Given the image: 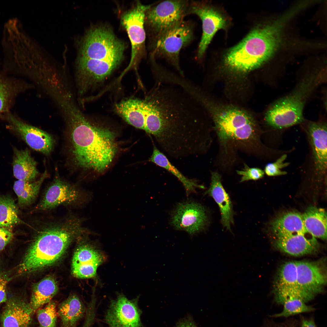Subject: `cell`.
<instances>
[{
    "label": "cell",
    "mask_w": 327,
    "mask_h": 327,
    "mask_svg": "<svg viewBox=\"0 0 327 327\" xmlns=\"http://www.w3.org/2000/svg\"><path fill=\"white\" fill-rule=\"evenodd\" d=\"M275 245L279 250L294 256L317 252L319 245L316 238L308 233L277 236Z\"/></svg>",
    "instance_id": "19"
},
{
    "label": "cell",
    "mask_w": 327,
    "mask_h": 327,
    "mask_svg": "<svg viewBox=\"0 0 327 327\" xmlns=\"http://www.w3.org/2000/svg\"><path fill=\"white\" fill-rule=\"evenodd\" d=\"M287 155L283 154L273 163H269L265 166L264 172L269 176H275L285 175L286 172L282 169L287 166L289 163L285 162Z\"/></svg>",
    "instance_id": "34"
},
{
    "label": "cell",
    "mask_w": 327,
    "mask_h": 327,
    "mask_svg": "<svg viewBox=\"0 0 327 327\" xmlns=\"http://www.w3.org/2000/svg\"><path fill=\"white\" fill-rule=\"evenodd\" d=\"M297 278L296 262L285 263L278 272L275 283V292L283 289H299Z\"/></svg>",
    "instance_id": "30"
},
{
    "label": "cell",
    "mask_w": 327,
    "mask_h": 327,
    "mask_svg": "<svg viewBox=\"0 0 327 327\" xmlns=\"http://www.w3.org/2000/svg\"><path fill=\"white\" fill-rule=\"evenodd\" d=\"M203 108L179 86L155 82L149 95L140 99L141 129L169 157L196 155L203 141Z\"/></svg>",
    "instance_id": "1"
},
{
    "label": "cell",
    "mask_w": 327,
    "mask_h": 327,
    "mask_svg": "<svg viewBox=\"0 0 327 327\" xmlns=\"http://www.w3.org/2000/svg\"><path fill=\"white\" fill-rule=\"evenodd\" d=\"M58 283L52 276H47L34 286L30 302L34 313L43 305L48 304L57 293Z\"/></svg>",
    "instance_id": "26"
},
{
    "label": "cell",
    "mask_w": 327,
    "mask_h": 327,
    "mask_svg": "<svg viewBox=\"0 0 327 327\" xmlns=\"http://www.w3.org/2000/svg\"><path fill=\"white\" fill-rule=\"evenodd\" d=\"M237 173L242 176L240 182L249 180H256L262 178L264 171L258 167H250L244 164V168L242 170L236 171Z\"/></svg>",
    "instance_id": "35"
},
{
    "label": "cell",
    "mask_w": 327,
    "mask_h": 327,
    "mask_svg": "<svg viewBox=\"0 0 327 327\" xmlns=\"http://www.w3.org/2000/svg\"><path fill=\"white\" fill-rule=\"evenodd\" d=\"M89 235H84L78 238L80 243L73 256L72 273L78 278L95 277L98 267L104 259L103 255L96 246L97 242L90 241Z\"/></svg>",
    "instance_id": "13"
},
{
    "label": "cell",
    "mask_w": 327,
    "mask_h": 327,
    "mask_svg": "<svg viewBox=\"0 0 327 327\" xmlns=\"http://www.w3.org/2000/svg\"><path fill=\"white\" fill-rule=\"evenodd\" d=\"M1 316L2 327H29L34 312L28 303L19 298L7 300Z\"/></svg>",
    "instance_id": "20"
},
{
    "label": "cell",
    "mask_w": 327,
    "mask_h": 327,
    "mask_svg": "<svg viewBox=\"0 0 327 327\" xmlns=\"http://www.w3.org/2000/svg\"><path fill=\"white\" fill-rule=\"evenodd\" d=\"M204 107L211 114L216 131L220 143L225 145L230 140L246 142L254 139L256 125L246 112L232 107H213L209 99Z\"/></svg>",
    "instance_id": "6"
},
{
    "label": "cell",
    "mask_w": 327,
    "mask_h": 327,
    "mask_svg": "<svg viewBox=\"0 0 327 327\" xmlns=\"http://www.w3.org/2000/svg\"><path fill=\"white\" fill-rule=\"evenodd\" d=\"M302 215L306 231L315 238L326 239L327 213L325 210L311 206Z\"/></svg>",
    "instance_id": "25"
},
{
    "label": "cell",
    "mask_w": 327,
    "mask_h": 327,
    "mask_svg": "<svg viewBox=\"0 0 327 327\" xmlns=\"http://www.w3.org/2000/svg\"><path fill=\"white\" fill-rule=\"evenodd\" d=\"M176 327H197L191 317L184 318L177 322Z\"/></svg>",
    "instance_id": "38"
},
{
    "label": "cell",
    "mask_w": 327,
    "mask_h": 327,
    "mask_svg": "<svg viewBox=\"0 0 327 327\" xmlns=\"http://www.w3.org/2000/svg\"><path fill=\"white\" fill-rule=\"evenodd\" d=\"M193 24L183 20L152 42L150 57L165 59L180 75L184 76L180 66V53L193 40Z\"/></svg>",
    "instance_id": "9"
},
{
    "label": "cell",
    "mask_w": 327,
    "mask_h": 327,
    "mask_svg": "<svg viewBox=\"0 0 327 327\" xmlns=\"http://www.w3.org/2000/svg\"><path fill=\"white\" fill-rule=\"evenodd\" d=\"M290 20L284 13L272 22L256 27L240 42L230 49L223 58L228 70L246 73L268 61L278 48L282 31Z\"/></svg>",
    "instance_id": "4"
},
{
    "label": "cell",
    "mask_w": 327,
    "mask_h": 327,
    "mask_svg": "<svg viewBox=\"0 0 327 327\" xmlns=\"http://www.w3.org/2000/svg\"><path fill=\"white\" fill-rule=\"evenodd\" d=\"M138 299H129L123 294H119L111 301L105 314L108 327H142Z\"/></svg>",
    "instance_id": "15"
},
{
    "label": "cell",
    "mask_w": 327,
    "mask_h": 327,
    "mask_svg": "<svg viewBox=\"0 0 327 327\" xmlns=\"http://www.w3.org/2000/svg\"><path fill=\"white\" fill-rule=\"evenodd\" d=\"M271 228L276 236L308 233L305 227L302 214L294 211L279 216L272 222Z\"/></svg>",
    "instance_id": "24"
},
{
    "label": "cell",
    "mask_w": 327,
    "mask_h": 327,
    "mask_svg": "<svg viewBox=\"0 0 327 327\" xmlns=\"http://www.w3.org/2000/svg\"><path fill=\"white\" fill-rule=\"evenodd\" d=\"M48 177L47 172H45L37 180L28 181L18 180L15 182L13 190L20 207H28L34 203L43 182Z\"/></svg>",
    "instance_id": "28"
},
{
    "label": "cell",
    "mask_w": 327,
    "mask_h": 327,
    "mask_svg": "<svg viewBox=\"0 0 327 327\" xmlns=\"http://www.w3.org/2000/svg\"><path fill=\"white\" fill-rule=\"evenodd\" d=\"M84 223L83 217L70 212L59 217L39 219L34 240L20 265L21 271L32 272L56 262L72 242L88 233Z\"/></svg>",
    "instance_id": "3"
},
{
    "label": "cell",
    "mask_w": 327,
    "mask_h": 327,
    "mask_svg": "<svg viewBox=\"0 0 327 327\" xmlns=\"http://www.w3.org/2000/svg\"><path fill=\"white\" fill-rule=\"evenodd\" d=\"M189 2L165 0L150 5L145 12V26L152 42L184 20Z\"/></svg>",
    "instance_id": "10"
},
{
    "label": "cell",
    "mask_w": 327,
    "mask_h": 327,
    "mask_svg": "<svg viewBox=\"0 0 327 327\" xmlns=\"http://www.w3.org/2000/svg\"><path fill=\"white\" fill-rule=\"evenodd\" d=\"M211 174L210 185L205 194L212 197L217 204L221 213L222 225L231 231V225L234 223L232 202L222 186L220 175L216 172H212Z\"/></svg>",
    "instance_id": "21"
},
{
    "label": "cell",
    "mask_w": 327,
    "mask_h": 327,
    "mask_svg": "<svg viewBox=\"0 0 327 327\" xmlns=\"http://www.w3.org/2000/svg\"><path fill=\"white\" fill-rule=\"evenodd\" d=\"M10 279L7 275L2 272H0V304L3 302H6L7 300L6 287Z\"/></svg>",
    "instance_id": "37"
},
{
    "label": "cell",
    "mask_w": 327,
    "mask_h": 327,
    "mask_svg": "<svg viewBox=\"0 0 327 327\" xmlns=\"http://www.w3.org/2000/svg\"><path fill=\"white\" fill-rule=\"evenodd\" d=\"M297 283L299 288L315 296L321 293L326 282V277L321 266L317 263L296 262Z\"/></svg>",
    "instance_id": "17"
},
{
    "label": "cell",
    "mask_w": 327,
    "mask_h": 327,
    "mask_svg": "<svg viewBox=\"0 0 327 327\" xmlns=\"http://www.w3.org/2000/svg\"><path fill=\"white\" fill-rule=\"evenodd\" d=\"M86 311L84 305L77 295L69 296L58 307L57 313L61 320V327H76Z\"/></svg>",
    "instance_id": "22"
},
{
    "label": "cell",
    "mask_w": 327,
    "mask_h": 327,
    "mask_svg": "<svg viewBox=\"0 0 327 327\" xmlns=\"http://www.w3.org/2000/svg\"><path fill=\"white\" fill-rule=\"evenodd\" d=\"M207 222L204 206L191 200L178 203L172 213L170 219V223L175 229L184 231L191 235L203 230Z\"/></svg>",
    "instance_id": "14"
},
{
    "label": "cell",
    "mask_w": 327,
    "mask_h": 327,
    "mask_svg": "<svg viewBox=\"0 0 327 327\" xmlns=\"http://www.w3.org/2000/svg\"><path fill=\"white\" fill-rule=\"evenodd\" d=\"M150 6L144 5L138 2L121 17V24L127 33L131 45V59L127 69L144 54L146 39L145 15Z\"/></svg>",
    "instance_id": "12"
},
{
    "label": "cell",
    "mask_w": 327,
    "mask_h": 327,
    "mask_svg": "<svg viewBox=\"0 0 327 327\" xmlns=\"http://www.w3.org/2000/svg\"><path fill=\"white\" fill-rule=\"evenodd\" d=\"M190 14L197 15L202 22L203 33L197 54L198 59L200 60L217 31L227 28V19L220 10L203 1L189 2L187 15Z\"/></svg>",
    "instance_id": "11"
},
{
    "label": "cell",
    "mask_w": 327,
    "mask_h": 327,
    "mask_svg": "<svg viewBox=\"0 0 327 327\" xmlns=\"http://www.w3.org/2000/svg\"><path fill=\"white\" fill-rule=\"evenodd\" d=\"M18 90V86L14 83L0 75V117L7 113Z\"/></svg>",
    "instance_id": "32"
},
{
    "label": "cell",
    "mask_w": 327,
    "mask_h": 327,
    "mask_svg": "<svg viewBox=\"0 0 327 327\" xmlns=\"http://www.w3.org/2000/svg\"><path fill=\"white\" fill-rule=\"evenodd\" d=\"M279 304L283 306L282 311L279 313L272 315L271 317H286L302 313L312 312L315 310L312 306L307 305L303 300L296 297H286L281 301Z\"/></svg>",
    "instance_id": "31"
},
{
    "label": "cell",
    "mask_w": 327,
    "mask_h": 327,
    "mask_svg": "<svg viewBox=\"0 0 327 327\" xmlns=\"http://www.w3.org/2000/svg\"><path fill=\"white\" fill-rule=\"evenodd\" d=\"M12 166L13 175L16 179L28 181L34 180L38 176L36 162L28 149L13 148Z\"/></svg>",
    "instance_id": "23"
},
{
    "label": "cell",
    "mask_w": 327,
    "mask_h": 327,
    "mask_svg": "<svg viewBox=\"0 0 327 327\" xmlns=\"http://www.w3.org/2000/svg\"><path fill=\"white\" fill-rule=\"evenodd\" d=\"M59 105L67 120L71 152L75 165L98 173L104 171L117 151L115 134L108 129L91 123L72 98L64 99Z\"/></svg>",
    "instance_id": "2"
},
{
    "label": "cell",
    "mask_w": 327,
    "mask_h": 327,
    "mask_svg": "<svg viewBox=\"0 0 327 327\" xmlns=\"http://www.w3.org/2000/svg\"><path fill=\"white\" fill-rule=\"evenodd\" d=\"M56 303L51 301L43 308L37 310V317L40 327H56Z\"/></svg>",
    "instance_id": "33"
},
{
    "label": "cell",
    "mask_w": 327,
    "mask_h": 327,
    "mask_svg": "<svg viewBox=\"0 0 327 327\" xmlns=\"http://www.w3.org/2000/svg\"><path fill=\"white\" fill-rule=\"evenodd\" d=\"M14 234L10 228L0 226V252L11 241Z\"/></svg>",
    "instance_id": "36"
},
{
    "label": "cell",
    "mask_w": 327,
    "mask_h": 327,
    "mask_svg": "<svg viewBox=\"0 0 327 327\" xmlns=\"http://www.w3.org/2000/svg\"><path fill=\"white\" fill-rule=\"evenodd\" d=\"M307 126L315 171L320 174H324L327 170V124L322 121H309Z\"/></svg>",
    "instance_id": "18"
},
{
    "label": "cell",
    "mask_w": 327,
    "mask_h": 327,
    "mask_svg": "<svg viewBox=\"0 0 327 327\" xmlns=\"http://www.w3.org/2000/svg\"><path fill=\"white\" fill-rule=\"evenodd\" d=\"M93 197L91 191L81 188L57 177L45 189L33 211L46 212L61 206L82 208L92 201Z\"/></svg>",
    "instance_id": "8"
},
{
    "label": "cell",
    "mask_w": 327,
    "mask_h": 327,
    "mask_svg": "<svg viewBox=\"0 0 327 327\" xmlns=\"http://www.w3.org/2000/svg\"><path fill=\"white\" fill-rule=\"evenodd\" d=\"M8 127L16 133L31 148L45 154H49L53 147L54 140L50 134L27 124L13 115L6 116Z\"/></svg>",
    "instance_id": "16"
},
{
    "label": "cell",
    "mask_w": 327,
    "mask_h": 327,
    "mask_svg": "<svg viewBox=\"0 0 327 327\" xmlns=\"http://www.w3.org/2000/svg\"><path fill=\"white\" fill-rule=\"evenodd\" d=\"M149 160L166 170L176 177L183 184L187 195L195 192L196 188H204V187L198 184L196 180L190 179L185 176L171 164L166 156L154 144L153 145L152 154Z\"/></svg>",
    "instance_id": "27"
},
{
    "label": "cell",
    "mask_w": 327,
    "mask_h": 327,
    "mask_svg": "<svg viewBox=\"0 0 327 327\" xmlns=\"http://www.w3.org/2000/svg\"><path fill=\"white\" fill-rule=\"evenodd\" d=\"M18 208L9 196L0 195V226L8 228L22 223Z\"/></svg>",
    "instance_id": "29"
},
{
    "label": "cell",
    "mask_w": 327,
    "mask_h": 327,
    "mask_svg": "<svg viewBox=\"0 0 327 327\" xmlns=\"http://www.w3.org/2000/svg\"><path fill=\"white\" fill-rule=\"evenodd\" d=\"M301 327H317L312 318L307 319L302 317L301 319Z\"/></svg>",
    "instance_id": "39"
},
{
    "label": "cell",
    "mask_w": 327,
    "mask_h": 327,
    "mask_svg": "<svg viewBox=\"0 0 327 327\" xmlns=\"http://www.w3.org/2000/svg\"><path fill=\"white\" fill-rule=\"evenodd\" d=\"M325 73L319 71L305 76L289 94L274 103L265 114L269 126L281 129L304 121L303 111L308 98L325 80Z\"/></svg>",
    "instance_id": "5"
},
{
    "label": "cell",
    "mask_w": 327,
    "mask_h": 327,
    "mask_svg": "<svg viewBox=\"0 0 327 327\" xmlns=\"http://www.w3.org/2000/svg\"><path fill=\"white\" fill-rule=\"evenodd\" d=\"M126 45L109 27H93L85 35L80 45L78 57L97 62H122Z\"/></svg>",
    "instance_id": "7"
}]
</instances>
